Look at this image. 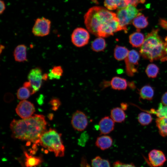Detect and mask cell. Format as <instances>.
<instances>
[{
  "label": "cell",
  "instance_id": "6da1fadb",
  "mask_svg": "<svg viewBox=\"0 0 167 167\" xmlns=\"http://www.w3.org/2000/svg\"><path fill=\"white\" fill-rule=\"evenodd\" d=\"M84 18L88 31L99 37H108L121 30L117 14L102 7L90 8Z\"/></svg>",
  "mask_w": 167,
  "mask_h": 167
},
{
  "label": "cell",
  "instance_id": "7a4b0ae2",
  "mask_svg": "<svg viewBox=\"0 0 167 167\" xmlns=\"http://www.w3.org/2000/svg\"><path fill=\"white\" fill-rule=\"evenodd\" d=\"M46 124L43 115L35 114L27 118L14 119L10 127L13 138L37 144L40 136L46 131Z\"/></svg>",
  "mask_w": 167,
  "mask_h": 167
},
{
  "label": "cell",
  "instance_id": "3957f363",
  "mask_svg": "<svg viewBox=\"0 0 167 167\" xmlns=\"http://www.w3.org/2000/svg\"><path fill=\"white\" fill-rule=\"evenodd\" d=\"M167 46V37L164 39L159 34L158 29L148 33L141 46L139 53L142 57L150 62L163 58Z\"/></svg>",
  "mask_w": 167,
  "mask_h": 167
},
{
  "label": "cell",
  "instance_id": "277c9868",
  "mask_svg": "<svg viewBox=\"0 0 167 167\" xmlns=\"http://www.w3.org/2000/svg\"><path fill=\"white\" fill-rule=\"evenodd\" d=\"M61 136L55 130L50 129L41 135L38 144L53 152L56 156L62 157L64 156L65 148Z\"/></svg>",
  "mask_w": 167,
  "mask_h": 167
},
{
  "label": "cell",
  "instance_id": "5b68a950",
  "mask_svg": "<svg viewBox=\"0 0 167 167\" xmlns=\"http://www.w3.org/2000/svg\"><path fill=\"white\" fill-rule=\"evenodd\" d=\"M140 13L136 6L133 5H129L125 7L119 9L117 15L122 30L127 32V26Z\"/></svg>",
  "mask_w": 167,
  "mask_h": 167
},
{
  "label": "cell",
  "instance_id": "8992f818",
  "mask_svg": "<svg viewBox=\"0 0 167 167\" xmlns=\"http://www.w3.org/2000/svg\"><path fill=\"white\" fill-rule=\"evenodd\" d=\"M139 54L136 51L132 49L129 51L128 56L125 59L126 72L131 77L138 72Z\"/></svg>",
  "mask_w": 167,
  "mask_h": 167
},
{
  "label": "cell",
  "instance_id": "52a82bcc",
  "mask_svg": "<svg viewBox=\"0 0 167 167\" xmlns=\"http://www.w3.org/2000/svg\"><path fill=\"white\" fill-rule=\"evenodd\" d=\"M51 26V21L44 17L37 19L32 28V32L35 36H43L49 34Z\"/></svg>",
  "mask_w": 167,
  "mask_h": 167
},
{
  "label": "cell",
  "instance_id": "ba28073f",
  "mask_svg": "<svg viewBox=\"0 0 167 167\" xmlns=\"http://www.w3.org/2000/svg\"><path fill=\"white\" fill-rule=\"evenodd\" d=\"M71 39L72 42L77 47H82L88 44L90 35L85 29L78 28L73 32Z\"/></svg>",
  "mask_w": 167,
  "mask_h": 167
},
{
  "label": "cell",
  "instance_id": "9c48e42d",
  "mask_svg": "<svg viewBox=\"0 0 167 167\" xmlns=\"http://www.w3.org/2000/svg\"><path fill=\"white\" fill-rule=\"evenodd\" d=\"M71 124L75 130L79 131L84 130L88 124L86 115L81 111L76 110L72 115Z\"/></svg>",
  "mask_w": 167,
  "mask_h": 167
},
{
  "label": "cell",
  "instance_id": "30bf717a",
  "mask_svg": "<svg viewBox=\"0 0 167 167\" xmlns=\"http://www.w3.org/2000/svg\"><path fill=\"white\" fill-rule=\"evenodd\" d=\"M42 77V71L40 68H33L29 72L28 78L34 93L37 91L41 87Z\"/></svg>",
  "mask_w": 167,
  "mask_h": 167
},
{
  "label": "cell",
  "instance_id": "8fae6325",
  "mask_svg": "<svg viewBox=\"0 0 167 167\" xmlns=\"http://www.w3.org/2000/svg\"><path fill=\"white\" fill-rule=\"evenodd\" d=\"M17 114L21 118L25 119L32 116L35 111L33 104L27 100L20 102L16 108Z\"/></svg>",
  "mask_w": 167,
  "mask_h": 167
},
{
  "label": "cell",
  "instance_id": "7c38bea8",
  "mask_svg": "<svg viewBox=\"0 0 167 167\" xmlns=\"http://www.w3.org/2000/svg\"><path fill=\"white\" fill-rule=\"evenodd\" d=\"M149 160L154 167H158L163 165L166 161V157L161 151L153 149L148 153Z\"/></svg>",
  "mask_w": 167,
  "mask_h": 167
},
{
  "label": "cell",
  "instance_id": "4fadbf2b",
  "mask_svg": "<svg viewBox=\"0 0 167 167\" xmlns=\"http://www.w3.org/2000/svg\"><path fill=\"white\" fill-rule=\"evenodd\" d=\"M115 122L110 117L106 116L102 118L99 123V130L101 135L110 133L114 129Z\"/></svg>",
  "mask_w": 167,
  "mask_h": 167
},
{
  "label": "cell",
  "instance_id": "5bb4252c",
  "mask_svg": "<svg viewBox=\"0 0 167 167\" xmlns=\"http://www.w3.org/2000/svg\"><path fill=\"white\" fill-rule=\"evenodd\" d=\"M113 142L112 137L105 135L98 137L96 141L95 145L101 149L104 150L110 148Z\"/></svg>",
  "mask_w": 167,
  "mask_h": 167
},
{
  "label": "cell",
  "instance_id": "9a60e30c",
  "mask_svg": "<svg viewBox=\"0 0 167 167\" xmlns=\"http://www.w3.org/2000/svg\"><path fill=\"white\" fill-rule=\"evenodd\" d=\"M24 167H36L42 163V159L40 157L33 156L24 152Z\"/></svg>",
  "mask_w": 167,
  "mask_h": 167
},
{
  "label": "cell",
  "instance_id": "2e32d148",
  "mask_svg": "<svg viewBox=\"0 0 167 167\" xmlns=\"http://www.w3.org/2000/svg\"><path fill=\"white\" fill-rule=\"evenodd\" d=\"M27 47L24 45H20L15 48L13 53L14 56L15 61L18 62H23L27 60Z\"/></svg>",
  "mask_w": 167,
  "mask_h": 167
},
{
  "label": "cell",
  "instance_id": "e0dca14e",
  "mask_svg": "<svg viewBox=\"0 0 167 167\" xmlns=\"http://www.w3.org/2000/svg\"><path fill=\"white\" fill-rule=\"evenodd\" d=\"M144 40V35L139 31L132 33L129 36V42L133 47L137 48L141 46Z\"/></svg>",
  "mask_w": 167,
  "mask_h": 167
},
{
  "label": "cell",
  "instance_id": "ac0fdd59",
  "mask_svg": "<svg viewBox=\"0 0 167 167\" xmlns=\"http://www.w3.org/2000/svg\"><path fill=\"white\" fill-rule=\"evenodd\" d=\"M110 85L113 89L125 90L127 88L128 83L125 79L115 76L112 79L110 82Z\"/></svg>",
  "mask_w": 167,
  "mask_h": 167
},
{
  "label": "cell",
  "instance_id": "d6986e66",
  "mask_svg": "<svg viewBox=\"0 0 167 167\" xmlns=\"http://www.w3.org/2000/svg\"><path fill=\"white\" fill-rule=\"evenodd\" d=\"M110 117L115 122L121 123L125 121L126 114L121 108L117 107L113 108L110 111Z\"/></svg>",
  "mask_w": 167,
  "mask_h": 167
},
{
  "label": "cell",
  "instance_id": "ffe728a7",
  "mask_svg": "<svg viewBox=\"0 0 167 167\" xmlns=\"http://www.w3.org/2000/svg\"><path fill=\"white\" fill-rule=\"evenodd\" d=\"M140 97L143 100L151 101L153 99L154 91L150 85H146L143 86L139 91Z\"/></svg>",
  "mask_w": 167,
  "mask_h": 167
},
{
  "label": "cell",
  "instance_id": "44dd1931",
  "mask_svg": "<svg viewBox=\"0 0 167 167\" xmlns=\"http://www.w3.org/2000/svg\"><path fill=\"white\" fill-rule=\"evenodd\" d=\"M132 24L137 31H140L141 29L145 28L148 25V18L140 13L133 19Z\"/></svg>",
  "mask_w": 167,
  "mask_h": 167
},
{
  "label": "cell",
  "instance_id": "7402d4cb",
  "mask_svg": "<svg viewBox=\"0 0 167 167\" xmlns=\"http://www.w3.org/2000/svg\"><path fill=\"white\" fill-rule=\"evenodd\" d=\"M156 125L160 135L163 137L167 136V118H158Z\"/></svg>",
  "mask_w": 167,
  "mask_h": 167
},
{
  "label": "cell",
  "instance_id": "603a6c76",
  "mask_svg": "<svg viewBox=\"0 0 167 167\" xmlns=\"http://www.w3.org/2000/svg\"><path fill=\"white\" fill-rule=\"evenodd\" d=\"M129 51L124 46L116 45L114 50V56L116 59L121 61L125 59L127 56Z\"/></svg>",
  "mask_w": 167,
  "mask_h": 167
},
{
  "label": "cell",
  "instance_id": "cb8c5ba5",
  "mask_svg": "<svg viewBox=\"0 0 167 167\" xmlns=\"http://www.w3.org/2000/svg\"><path fill=\"white\" fill-rule=\"evenodd\" d=\"M104 5L108 9L110 10L126 7L123 0H105Z\"/></svg>",
  "mask_w": 167,
  "mask_h": 167
},
{
  "label": "cell",
  "instance_id": "d4e9b609",
  "mask_svg": "<svg viewBox=\"0 0 167 167\" xmlns=\"http://www.w3.org/2000/svg\"><path fill=\"white\" fill-rule=\"evenodd\" d=\"M91 46L92 49L94 51L100 52L104 50L106 47V43L104 38L99 37L92 42Z\"/></svg>",
  "mask_w": 167,
  "mask_h": 167
},
{
  "label": "cell",
  "instance_id": "484cf974",
  "mask_svg": "<svg viewBox=\"0 0 167 167\" xmlns=\"http://www.w3.org/2000/svg\"><path fill=\"white\" fill-rule=\"evenodd\" d=\"M146 112L150 114H155L158 118H167V106L164 105L161 103L159 104L157 109H151Z\"/></svg>",
  "mask_w": 167,
  "mask_h": 167
},
{
  "label": "cell",
  "instance_id": "4316f807",
  "mask_svg": "<svg viewBox=\"0 0 167 167\" xmlns=\"http://www.w3.org/2000/svg\"><path fill=\"white\" fill-rule=\"evenodd\" d=\"M137 119L139 123L143 126L150 124L152 120L150 113L147 112H142L139 113L138 115Z\"/></svg>",
  "mask_w": 167,
  "mask_h": 167
},
{
  "label": "cell",
  "instance_id": "83f0119b",
  "mask_svg": "<svg viewBox=\"0 0 167 167\" xmlns=\"http://www.w3.org/2000/svg\"><path fill=\"white\" fill-rule=\"evenodd\" d=\"M63 72V70L61 66H55L50 70L48 74V77L50 79H59L62 76Z\"/></svg>",
  "mask_w": 167,
  "mask_h": 167
},
{
  "label": "cell",
  "instance_id": "f1b7e54d",
  "mask_svg": "<svg viewBox=\"0 0 167 167\" xmlns=\"http://www.w3.org/2000/svg\"><path fill=\"white\" fill-rule=\"evenodd\" d=\"M92 167H110L109 161L99 156H97L92 160Z\"/></svg>",
  "mask_w": 167,
  "mask_h": 167
},
{
  "label": "cell",
  "instance_id": "f546056e",
  "mask_svg": "<svg viewBox=\"0 0 167 167\" xmlns=\"http://www.w3.org/2000/svg\"><path fill=\"white\" fill-rule=\"evenodd\" d=\"M159 70L157 65L154 64H150L147 67L146 73L149 77L154 78L157 76Z\"/></svg>",
  "mask_w": 167,
  "mask_h": 167
},
{
  "label": "cell",
  "instance_id": "4dcf8cb0",
  "mask_svg": "<svg viewBox=\"0 0 167 167\" xmlns=\"http://www.w3.org/2000/svg\"><path fill=\"white\" fill-rule=\"evenodd\" d=\"M31 95V93L29 89L24 86L18 89L17 93L18 98L21 100L28 99Z\"/></svg>",
  "mask_w": 167,
  "mask_h": 167
},
{
  "label": "cell",
  "instance_id": "1f68e13d",
  "mask_svg": "<svg viewBox=\"0 0 167 167\" xmlns=\"http://www.w3.org/2000/svg\"><path fill=\"white\" fill-rule=\"evenodd\" d=\"M89 139V135L86 132H84L80 135L78 140V143L80 146H84Z\"/></svg>",
  "mask_w": 167,
  "mask_h": 167
},
{
  "label": "cell",
  "instance_id": "d6a6232c",
  "mask_svg": "<svg viewBox=\"0 0 167 167\" xmlns=\"http://www.w3.org/2000/svg\"><path fill=\"white\" fill-rule=\"evenodd\" d=\"M113 167H137L132 164H126L119 161L113 163Z\"/></svg>",
  "mask_w": 167,
  "mask_h": 167
},
{
  "label": "cell",
  "instance_id": "836d02e7",
  "mask_svg": "<svg viewBox=\"0 0 167 167\" xmlns=\"http://www.w3.org/2000/svg\"><path fill=\"white\" fill-rule=\"evenodd\" d=\"M127 6L133 5L136 6L140 3H143L145 2V0H126Z\"/></svg>",
  "mask_w": 167,
  "mask_h": 167
},
{
  "label": "cell",
  "instance_id": "e575fe53",
  "mask_svg": "<svg viewBox=\"0 0 167 167\" xmlns=\"http://www.w3.org/2000/svg\"><path fill=\"white\" fill-rule=\"evenodd\" d=\"M51 105L53 106V109L54 110L57 109L61 104L59 100L57 99H53L50 101Z\"/></svg>",
  "mask_w": 167,
  "mask_h": 167
},
{
  "label": "cell",
  "instance_id": "d590c367",
  "mask_svg": "<svg viewBox=\"0 0 167 167\" xmlns=\"http://www.w3.org/2000/svg\"><path fill=\"white\" fill-rule=\"evenodd\" d=\"M159 24L164 29L167 30V20L161 18L159 20Z\"/></svg>",
  "mask_w": 167,
  "mask_h": 167
},
{
  "label": "cell",
  "instance_id": "8d00e7d4",
  "mask_svg": "<svg viewBox=\"0 0 167 167\" xmlns=\"http://www.w3.org/2000/svg\"><path fill=\"white\" fill-rule=\"evenodd\" d=\"M161 102L163 105L167 106V92L162 95L161 98Z\"/></svg>",
  "mask_w": 167,
  "mask_h": 167
},
{
  "label": "cell",
  "instance_id": "74e56055",
  "mask_svg": "<svg viewBox=\"0 0 167 167\" xmlns=\"http://www.w3.org/2000/svg\"><path fill=\"white\" fill-rule=\"evenodd\" d=\"M0 13L1 14L3 13L5 9V5L4 2L2 0H0Z\"/></svg>",
  "mask_w": 167,
  "mask_h": 167
},
{
  "label": "cell",
  "instance_id": "f35d334b",
  "mask_svg": "<svg viewBox=\"0 0 167 167\" xmlns=\"http://www.w3.org/2000/svg\"><path fill=\"white\" fill-rule=\"evenodd\" d=\"M121 108L124 111L126 110L127 109L128 105V104L125 103H122L120 105Z\"/></svg>",
  "mask_w": 167,
  "mask_h": 167
},
{
  "label": "cell",
  "instance_id": "ab89813d",
  "mask_svg": "<svg viewBox=\"0 0 167 167\" xmlns=\"http://www.w3.org/2000/svg\"><path fill=\"white\" fill-rule=\"evenodd\" d=\"M161 62L167 61V46L165 50V53L164 56L161 59Z\"/></svg>",
  "mask_w": 167,
  "mask_h": 167
},
{
  "label": "cell",
  "instance_id": "60d3db41",
  "mask_svg": "<svg viewBox=\"0 0 167 167\" xmlns=\"http://www.w3.org/2000/svg\"><path fill=\"white\" fill-rule=\"evenodd\" d=\"M128 84L129 86L131 88H134L135 87V85L133 82H129L128 83Z\"/></svg>",
  "mask_w": 167,
  "mask_h": 167
},
{
  "label": "cell",
  "instance_id": "b9f144b4",
  "mask_svg": "<svg viewBox=\"0 0 167 167\" xmlns=\"http://www.w3.org/2000/svg\"><path fill=\"white\" fill-rule=\"evenodd\" d=\"M48 77V75L46 74H45L43 75V79L44 80H46Z\"/></svg>",
  "mask_w": 167,
  "mask_h": 167
}]
</instances>
